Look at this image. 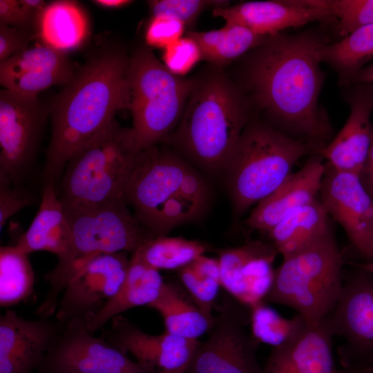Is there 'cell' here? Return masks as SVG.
Instances as JSON below:
<instances>
[{
  "instance_id": "cell-47",
  "label": "cell",
  "mask_w": 373,
  "mask_h": 373,
  "mask_svg": "<svg viewBox=\"0 0 373 373\" xmlns=\"http://www.w3.org/2000/svg\"><path fill=\"white\" fill-rule=\"evenodd\" d=\"M355 266L373 276V260L365 263L356 264Z\"/></svg>"
},
{
  "instance_id": "cell-27",
  "label": "cell",
  "mask_w": 373,
  "mask_h": 373,
  "mask_svg": "<svg viewBox=\"0 0 373 373\" xmlns=\"http://www.w3.org/2000/svg\"><path fill=\"white\" fill-rule=\"evenodd\" d=\"M331 227L329 216L318 198L286 216L267 233L283 259L307 248Z\"/></svg>"
},
{
  "instance_id": "cell-38",
  "label": "cell",
  "mask_w": 373,
  "mask_h": 373,
  "mask_svg": "<svg viewBox=\"0 0 373 373\" xmlns=\"http://www.w3.org/2000/svg\"><path fill=\"white\" fill-rule=\"evenodd\" d=\"M186 26L169 16L152 17L145 30V41L149 48L164 49L180 38Z\"/></svg>"
},
{
  "instance_id": "cell-9",
  "label": "cell",
  "mask_w": 373,
  "mask_h": 373,
  "mask_svg": "<svg viewBox=\"0 0 373 373\" xmlns=\"http://www.w3.org/2000/svg\"><path fill=\"white\" fill-rule=\"evenodd\" d=\"M139 152L131 128L113 122L69 159L57 189L63 207L124 200Z\"/></svg>"
},
{
  "instance_id": "cell-34",
  "label": "cell",
  "mask_w": 373,
  "mask_h": 373,
  "mask_svg": "<svg viewBox=\"0 0 373 373\" xmlns=\"http://www.w3.org/2000/svg\"><path fill=\"white\" fill-rule=\"evenodd\" d=\"M309 5L327 10L336 20L344 37L361 27L373 25V0H307Z\"/></svg>"
},
{
  "instance_id": "cell-15",
  "label": "cell",
  "mask_w": 373,
  "mask_h": 373,
  "mask_svg": "<svg viewBox=\"0 0 373 373\" xmlns=\"http://www.w3.org/2000/svg\"><path fill=\"white\" fill-rule=\"evenodd\" d=\"M318 197L354 248L373 260V200L359 176L337 171L325 162Z\"/></svg>"
},
{
  "instance_id": "cell-16",
  "label": "cell",
  "mask_w": 373,
  "mask_h": 373,
  "mask_svg": "<svg viewBox=\"0 0 373 373\" xmlns=\"http://www.w3.org/2000/svg\"><path fill=\"white\" fill-rule=\"evenodd\" d=\"M102 336L123 353L132 354L154 373H186L200 343L166 332L147 334L121 314L111 319Z\"/></svg>"
},
{
  "instance_id": "cell-30",
  "label": "cell",
  "mask_w": 373,
  "mask_h": 373,
  "mask_svg": "<svg viewBox=\"0 0 373 373\" xmlns=\"http://www.w3.org/2000/svg\"><path fill=\"white\" fill-rule=\"evenodd\" d=\"M321 62L337 73L342 86H350L367 61L373 59V25L361 27L338 42L321 45L318 52Z\"/></svg>"
},
{
  "instance_id": "cell-36",
  "label": "cell",
  "mask_w": 373,
  "mask_h": 373,
  "mask_svg": "<svg viewBox=\"0 0 373 373\" xmlns=\"http://www.w3.org/2000/svg\"><path fill=\"white\" fill-rule=\"evenodd\" d=\"M180 283L185 288L202 312L210 318H215L212 309L219 294L221 282L196 272L190 265L178 270Z\"/></svg>"
},
{
  "instance_id": "cell-6",
  "label": "cell",
  "mask_w": 373,
  "mask_h": 373,
  "mask_svg": "<svg viewBox=\"0 0 373 373\" xmlns=\"http://www.w3.org/2000/svg\"><path fill=\"white\" fill-rule=\"evenodd\" d=\"M317 152L313 145L254 118L243 130L223 171L234 216H242L276 190L301 157Z\"/></svg>"
},
{
  "instance_id": "cell-11",
  "label": "cell",
  "mask_w": 373,
  "mask_h": 373,
  "mask_svg": "<svg viewBox=\"0 0 373 373\" xmlns=\"http://www.w3.org/2000/svg\"><path fill=\"white\" fill-rule=\"evenodd\" d=\"M48 115L37 97L0 92V175L15 186L34 163Z\"/></svg>"
},
{
  "instance_id": "cell-44",
  "label": "cell",
  "mask_w": 373,
  "mask_h": 373,
  "mask_svg": "<svg viewBox=\"0 0 373 373\" xmlns=\"http://www.w3.org/2000/svg\"><path fill=\"white\" fill-rule=\"evenodd\" d=\"M373 84V64L363 68L355 77L352 84Z\"/></svg>"
},
{
  "instance_id": "cell-32",
  "label": "cell",
  "mask_w": 373,
  "mask_h": 373,
  "mask_svg": "<svg viewBox=\"0 0 373 373\" xmlns=\"http://www.w3.org/2000/svg\"><path fill=\"white\" fill-rule=\"evenodd\" d=\"M249 308L251 336L260 343L269 345L271 347L293 341L309 324L298 314L292 318L283 316L265 301L258 302Z\"/></svg>"
},
{
  "instance_id": "cell-35",
  "label": "cell",
  "mask_w": 373,
  "mask_h": 373,
  "mask_svg": "<svg viewBox=\"0 0 373 373\" xmlns=\"http://www.w3.org/2000/svg\"><path fill=\"white\" fill-rule=\"evenodd\" d=\"M152 17L169 16L191 27L205 10L227 7L224 0H150L147 1Z\"/></svg>"
},
{
  "instance_id": "cell-5",
  "label": "cell",
  "mask_w": 373,
  "mask_h": 373,
  "mask_svg": "<svg viewBox=\"0 0 373 373\" xmlns=\"http://www.w3.org/2000/svg\"><path fill=\"white\" fill-rule=\"evenodd\" d=\"M64 209L70 229V245L65 256L45 276L50 287L36 309L39 316L56 312L61 293L93 258L103 254H133L155 238L130 212L124 199Z\"/></svg>"
},
{
  "instance_id": "cell-4",
  "label": "cell",
  "mask_w": 373,
  "mask_h": 373,
  "mask_svg": "<svg viewBox=\"0 0 373 373\" xmlns=\"http://www.w3.org/2000/svg\"><path fill=\"white\" fill-rule=\"evenodd\" d=\"M210 195L207 181L189 162L157 144L139 152L124 200L155 238L200 218Z\"/></svg>"
},
{
  "instance_id": "cell-33",
  "label": "cell",
  "mask_w": 373,
  "mask_h": 373,
  "mask_svg": "<svg viewBox=\"0 0 373 373\" xmlns=\"http://www.w3.org/2000/svg\"><path fill=\"white\" fill-rule=\"evenodd\" d=\"M207 246L198 240L160 236L145 242L134 253L157 269H180L204 255Z\"/></svg>"
},
{
  "instance_id": "cell-37",
  "label": "cell",
  "mask_w": 373,
  "mask_h": 373,
  "mask_svg": "<svg viewBox=\"0 0 373 373\" xmlns=\"http://www.w3.org/2000/svg\"><path fill=\"white\" fill-rule=\"evenodd\" d=\"M162 50L163 64L179 77H184L202 60L198 44L186 35Z\"/></svg>"
},
{
  "instance_id": "cell-28",
  "label": "cell",
  "mask_w": 373,
  "mask_h": 373,
  "mask_svg": "<svg viewBox=\"0 0 373 373\" xmlns=\"http://www.w3.org/2000/svg\"><path fill=\"white\" fill-rule=\"evenodd\" d=\"M88 32L85 12L76 1L70 0L48 3L37 28L41 44L64 52L81 46Z\"/></svg>"
},
{
  "instance_id": "cell-45",
  "label": "cell",
  "mask_w": 373,
  "mask_h": 373,
  "mask_svg": "<svg viewBox=\"0 0 373 373\" xmlns=\"http://www.w3.org/2000/svg\"><path fill=\"white\" fill-rule=\"evenodd\" d=\"M97 5L106 8H119L133 3L129 0H96L93 1Z\"/></svg>"
},
{
  "instance_id": "cell-41",
  "label": "cell",
  "mask_w": 373,
  "mask_h": 373,
  "mask_svg": "<svg viewBox=\"0 0 373 373\" xmlns=\"http://www.w3.org/2000/svg\"><path fill=\"white\" fill-rule=\"evenodd\" d=\"M0 23L33 32L37 37L36 24L23 10L18 0H0Z\"/></svg>"
},
{
  "instance_id": "cell-7",
  "label": "cell",
  "mask_w": 373,
  "mask_h": 373,
  "mask_svg": "<svg viewBox=\"0 0 373 373\" xmlns=\"http://www.w3.org/2000/svg\"><path fill=\"white\" fill-rule=\"evenodd\" d=\"M193 80L171 73L151 48H137L129 57L126 108L137 151L162 143L175 129L184 113Z\"/></svg>"
},
{
  "instance_id": "cell-18",
  "label": "cell",
  "mask_w": 373,
  "mask_h": 373,
  "mask_svg": "<svg viewBox=\"0 0 373 373\" xmlns=\"http://www.w3.org/2000/svg\"><path fill=\"white\" fill-rule=\"evenodd\" d=\"M65 324L49 317L28 320L8 309L0 317V373L37 370Z\"/></svg>"
},
{
  "instance_id": "cell-10",
  "label": "cell",
  "mask_w": 373,
  "mask_h": 373,
  "mask_svg": "<svg viewBox=\"0 0 373 373\" xmlns=\"http://www.w3.org/2000/svg\"><path fill=\"white\" fill-rule=\"evenodd\" d=\"M215 307L216 323L199 343L186 373H262L256 356L260 343L246 332L249 307L227 292Z\"/></svg>"
},
{
  "instance_id": "cell-25",
  "label": "cell",
  "mask_w": 373,
  "mask_h": 373,
  "mask_svg": "<svg viewBox=\"0 0 373 373\" xmlns=\"http://www.w3.org/2000/svg\"><path fill=\"white\" fill-rule=\"evenodd\" d=\"M164 283L158 270L133 253L122 285L106 306L86 322L87 329L93 334L122 312L137 306H149L160 296Z\"/></svg>"
},
{
  "instance_id": "cell-26",
  "label": "cell",
  "mask_w": 373,
  "mask_h": 373,
  "mask_svg": "<svg viewBox=\"0 0 373 373\" xmlns=\"http://www.w3.org/2000/svg\"><path fill=\"white\" fill-rule=\"evenodd\" d=\"M161 315L166 332L198 340L213 327L216 316H207L180 282H164L158 298L149 305Z\"/></svg>"
},
{
  "instance_id": "cell-43",
  "label": "cell",
  "mask_w": 373,
  "mask_h": 373,
  "mask_svg": "<svg viewBox=\"0 0 373 373\" xmlns=\"http://www.w3.org/2000/svg\"><path fill=\"white\" fill-rule=\"evenodd\" d=\"M360 180L373 200V124L372 126V142L368 155L359 174Z\"/></svg>"
},
{
  "instance_id": "cell-20",
  "label": "cell",
  "mask_w": 373,
  "mask_h": 373,
  "mask_svg": "<svg viewBox=\"0 0 373 373\" xmlns=\"http://www.w3.org/2000/svg\"><path fill=\"white\" fill-rule=\"evenodd\" d=\"M212 13L224 19L225 23L238 24L263 36L316 21L334 20L327 10L312 6L307 0L245 1L213 9Z\"/></svg>"
},
{
  "instance_id": "cell-24",
  "label": "cell",
  "mask_w": 373,
  "mask_h": 373,
  "mask_svg": "<svg viewBox=\"0 0 373 373\" xmlns=\"http://www.w3.org/2000/svg\"><path fill=\"white\" fill-rule=\"evenodd\" d=\"M70 241V226L57 189L51 183L45 184L39 210L15 246L27 254L48 251L60 260L67 254Z\"/></svg>"
},
{
  "instance_id": "cell-13",
  "label": "cell",
  "mask_w": 373,
  "mask_h": 373,
  "mask_svg": "<svg viewBox=\"0 0 373 373\" xmlns=\"http://www.w3.org/2000/svg\"><path fill=\"white\" fill-rule=\"evenodd\" d=\"M356 269L344 279L338 300L326 318L333 336L345 342L339 353L343 367L367 364L373 354V278Z\"/></svg>"
},
{
  "instance_id": "cell-2",
  "label": "cell",
  "mask_w": 373,
  "mask_h": 373,
  "mask_svg": "<svg viewBox=\"0 0 373 373\" xmlns=\"http://www.w3.org/2000/svg\"><path fill=\"white\" fill-rule=\"evenodd\" d=\"M128 61L119 48L97 52L54 97L48 108L52 128L44 184L57 189L70 157L114 122L119 110L126 108Z\"/></svg>"
},
{
  "instance_id": "cell-17",
  "label": "cell",
  "mask_w": 373,
  "mask_h": 373,
  "mask_svg": "<svg viewBox=\"0 0 373 373\" xmlns=\"http://www.w3.org/2000/svg\"><path fill=\"white\" fill-rule=\"evenodd\" d=\"M278 254L271 243L260 240L218 249L222 287L248 307L264 301L273 283Z\"/></svg>"
},
{
  "instance_id": "cell-40",
  "label": "cell",
  "mask_w": 373,
  "mask_h": 373,
  "mask_svg": "<svg viewBox=\"0 0 373 373\" xmlns=\"http://www.w3.org/2000/svg\"><path fill=\"white\" fill-rule=\"evenodd\" d=\"M33 32L0 23V63L28 48Z\"/></svg>"
},
{
  "instance_id": "cell-39",
  "label": "cell",
  "mask_w": 373,
  "mask_h": 373,
  "mask_svg": "<svg viewBox=\"0 0 373 373\" xmlns=\"http://www.w3.org/2000/svg\"><path fill=\"white\" fill-rule=\"evenodd\" d=\"M32 197L19 186H15L10 180L0 175V229L8 220L19 211L30 205Z\"/></svg>"
},
{
  "instance_id": "cell-22",
  "label": "cell",
  "mask_w": 373,
  "mask_h": 373,
  "mask_svg": "<svg viewBox=\"0 0 373 373\" xmlns=\"http://www.w3.org/2000/svg\"><path fill=\"white\" fill-rule=\"evenodd\" d=\"M323 160L319 153L310 155L303 166L257 204L247 225L268 233L294 210L317 199L325 171Z\"/></svg>"
},
{
  "instance_id": "cell-3",
  "label": "cell",
  "mask_w": 373,
  "mask_h": 373,
  "mask_svg": "<svg viewBox=\"0 0 373 373\" xmlns=\"http://www.w3.org/2000/svg\"><path fill=\"white\" fill-rule=\"evenodd\" d=\"M193 80L180 121L162 143L201 170L223 173L243 130L256 117L255 108L222 67L213 65Z\"/></svg>"
},
{
  "instance_id": "cell-21",
  "label": "cell",
  "mask_w": 373,
  "mask_h": 373,
  "mask_svg": "<svg viewBox=\"0 0 373 373\" xmlns=\"http://www.w3.org/2000/svg\"><path fill=\"white\" fill-rule=\"evenodd\" d=\"M75 70L66 52L41 44L0 63V83L5 89L37 97L51 86L66 84Z\"/></svg>"
},
{
  "instance_id": "cell-14",
  "label": "cell",
  "mask_w": 373,
  "mask_h": 373,
  "mask_svg": "<svg viewBox=\"0 0 373 373\" xmlns=\"http://www.w3.org/2000/svg\"><path fill=\"white\" fill-rule=\"evenodd\" d=\"M128 252L103 254L88 262L63 291L56 318L66 324L86 322L102 309L122 285L128 270Z\"/></svg>"
},
{
  "instance_id": "cell-29",
  "label": "cell",
  "mask_w": 373,
  "mask_h": 373,
  "mask_svg": "<svg viewBox=\"0 0 373 373\" xmlns=\"http://www.w3.org/2000/svg\"><path fill=\"white\" fill-rule=\"evenodd\" d=\"M198 44L202 59L223 67L263 43L268 36L256 34L238 24L225 23L222 28L186 32Z\"/></svg>"
},
{
  "instance_id": "cell-8",
  "label": "cell",
  "mask_w": 373,
  "mask_h": 373,
  "mask_svg": "<svg viewBox=\"0 0 373 373\" xmlns=\"http://www.w3.org/2000/svg\"><path fill=\"white\" fill-rule=\"evenodd\" d=\"M343 265L330 227L313 244L283 259L264 301L288 307L308 323H319L329 316L341 295Z\"/></svg>"
},
{
  "instance_id": "cell-19",
  "label": "cell",
  "mask_w": 373,
  "mask_h": 373,
  "mask_svg": "<svg viewBox=\"0 0 373 373\" xmlns=\"http://www.w3.org/2000/svg\"><path fill=\"white\" fill-rule=\"evenodd\" d=\"M347 94L350 113L340 132L318 151L335 169L359 176L372 142L373 84H355Z\"/></svg>"
},
{
  "instance_id": "cell-31",
  "label": "cell",
  "mask_w": 373,
  "mask_h": 373,
  "mask_svg": "<svg viewBox=\"0 0 373 373\" xmlns=\"http://www.w3.org/2000/svg\"><path fill=\"white\" fill-rule=\"evenodd\" d=\"M35 274L28 254L14 246L0 248V306L15 305L32 293Z\"/></svg>"
},
{
  "instance_id": "cell-23",
  "label": "cell",
  "mask_w": 373,
  "mask_h": 373,
  "mask_svg": "<svg viewBox=\"0 0 373 373\" xmlns=\"http://www.w3.org/2000/svg\"><path fill=\"white\" fill-rule=\"evenodd\" d=\"M332 338L326 319L309 323L293 341L271 347L262 373H341L334 362Z\"/></svg>"
},
{
  "instance_id": "cell-42",
  "label": "cell",
  "mask_w": 373,
  "mask_h": 373,
  "mask_svg": "<svg viewBox=\"0 0 373 373\" xmlns=\"http://www.w3.org/2000/svg\"><path fill=\"white\" fill-rule=\"evenodd\" d=\"M189 265L198 274L221 282L220 267L218 258L202 255Z\"/></svg>"
},
{
  "instance_id": "cell-46",
  "label": "cell",
  "mask_w": 373,
  "mask_h": 373,
  "mask_svg": "<svg viewBox=\"0 0 373 373\" xmlns=\"http://www.w3.org/2000/svg\"><path fill=\"white\" fill-rule=\"evenodd\" d=\"M341 373H373V368L368 364H357L343 367Z\"/></svg>"
},
{
  "instance_id": "cell-12",
  "label": "cell",
  "mask_w": 373,
  "mask_h": 373,
  "mask_svg": "<svg viewBox=\"0 0 373 373\" xmlns=\"http://www.w3.org/2000/svg\"><path fill=\"white\" fill-rule=\"evenodd\" d=\"M37 370L38 373H154L102 336H94L82 320L65 324Z\"/></svg>"
},
{
  "instance_id": "cell-1",
  "label": "cell",
  "mask_w": 373,
  "mask_h": 373,
  "mask_svg": "<svg viewBox=\"0 0 373 373\" xmlns=\"http://www.w3.org/2000/svg\"><path fill=\"white\" fill-rule=\"evenodd\" d=\"M325 42L310 32L268 36L249 52L242 75V88L267 122L318 151L334 132L318 104L324 82L318 52Z\"/></svg>"
}]
</instances>
